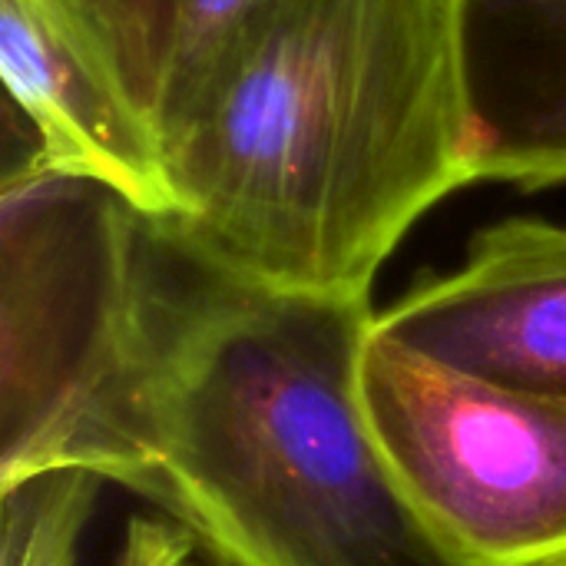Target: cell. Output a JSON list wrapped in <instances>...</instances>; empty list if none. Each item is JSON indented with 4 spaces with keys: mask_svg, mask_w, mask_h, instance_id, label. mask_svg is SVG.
<instances>
[{
    "mask_svg": "<svg viewBox=\"0 0 566 566\" xmlns=\"http://www.w3.org/2000/svg\"><path fill=\"white\" fill-rule=\"evenodd\" d=\"M0 484L80 468L212 566H471L361 401L371 298L252 282L169 216L30 169L0 182Z\"/></svg>",
    "mask_w": 566,
    "mask_h": 566,
    "instance_id": "6da1fadb",
    "label": "cell"
},
{
    "mask_svg": "<svg viewBox=\"0 0 566 566\" xmlns=\"http://www.w3.org/2000/svg\"><path fill=\"white\" fill-rule=\"evenodd\" d=\"M169 219L226 269L371 298L474 182L464 0H265L159 126Z\"/></svg>",
    "mask_w": 566,
    "mask_h": 566,
    "instance_id": "7a4b0ae2",
    "label": "cell"
},
{
    "mask_svg": "<svg viewBox=\"0 0 566 566\" xmlns=\"http://www.w3.org/2000/svg\"><path fill=\"white\" fill-rule=\"evenodd\" d=\"M361 401L424 521L471 566L566 557V401L507 391L368 338Z\"/></svg>",
    "mask_w": 566,
    "mask_h": 566,
    "instance_id": "3957f363",
    "label": "cell"
},
{
    "mask_svg": "<svg viewBox=\"0 0 566 566\" xmlns=\"http://www.w3.org/2000/svg\"><path fill=\"white\" fill-rule=\"evenodd\" d=\"M371 335L448 371L566 401V226L507 219L375 315Z\"/></svg>",
    "mask_w": 566,
    "mask_h": 566,
    "instance_id": "277c9868",
    "label": "cell"
},
{
    "mask_svg": "<svg viewBox=\"0 0 566 566\" xmlns=\"http://www.w3.org/2000/svg\"><path fill=\"white\" fill-rule=\"evenodd\" d=\"M0 73L7 119L23 126L0 176L56 169L96 179L143 212H172L156 129L36 0H0Z\"/></svg>",
    "mask_w": 566,
    "mask_h": 566,
    "instance_id": "5b68a950",
    "label": "cell"
},
{
    "mask_svg": "<svg viewBox=\"0 0 566 566\" xmlns=\"http://www.w3.org/2000/svg\"><path fill=\"white\" fill-rule=\"evenodd\" d=\"M474 179L566 182V0H464Z\"/></svg>",
    "mask_w": 566,
    "mask_h": 566,
    "instance_id": "8992f818",
    "label": "cell"
},
{
    "mask_svg": "<svg viewBox=\"0 0 566 566\" xmlns=\"http://www.w3.org/2000/svg\"><path fill=\"white\" fill-rule=\"evenodd\" d=\"M156 129L179 40V0H36Z\"/></svg>",
    "mask_w": 566,
    "mask_h": 566,
    "instance_id": "52a82bcc",
    "label": "cell"
},
{
    "mask_svg": "<svg viewBox=\"0 0 566 566\" xmlns=\"http://www.w3.org/2000/svg\"><path fill=\"white\" fill-rule=\"evenodd\" d=\"M99 478L50 468L0 484V566H76Z\"/></svg>",
    "mask_w": 566,
    "mask_h": 566,
    "instance_id": "ba28073f",
    "label": "cell"
},
{
    "mask_svg": "<svg viewBox=\"0 0 566 566\" xmlns=\"http://www.w3.org/2000/svg\"><path fill=\"white\" fill-rule=\"evenodd\" d=\"M262 3L265 0H179L176 60L156 116V136L159 126L206 83V76L216 70V63L226 56L232 40L242 33V27Z\"/></svg>",
    "mask_w": 566,
    "mask_h": 566,
    "instance_id": "9c48e42d",
    "label": "cell"
},
{
    "mask_svg": "<svg viewBox=\"0 0 566 566\" xmlns=\"http://www.w3.org/2000/svg\"><path fill=\"white\" fill-rule=\"evenodd\" d=\"M113 566H196V544L172 521L133 517L123 527Z\"/></svg>",
    "mask_w": 566,
    "mask_h": 566,
    "instance_id": "30bf717a",
    "label": "cell"
},
{
    "mask_svg": "<svg viewBox=\"0 0 566 566\" xmlns=\"http://www.w3.org/2000/svg\"><path fill=\"white\" fill-rule=\"evenodd\" d=\"M551 566H566V557H564V560H557V564H551Z\"/></svg>",
    "mask_w": 566,
    "mask_h": 566,
    "instance_id": "8fae6325",
    "label": "cell"
}]
</instances>
